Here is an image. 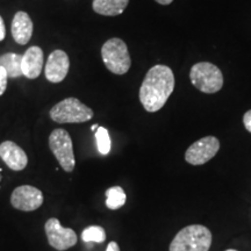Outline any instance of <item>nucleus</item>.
Wrapping results in <instances>:
<instances>
[{
    "label": "nucleus",
    "instance_id": "b1692460",
    "mask_svg": "<svg viewBox=\"0 0 251 251\" xmlns=\"http://www.w3.org/2000/svg\"><path fill=\"white\" fill-rule=\"evenodd\" d=\"M98 128H99V126H98V125H93L92 127H91V130H92V131H94V133H96V131H97V129H98Z\"/></svg>",
    "mask_w": 251,
    "mask_h": 251
},
{
    "label": "nucleus",
    "instance_id": "4be33fe9",
    "mask_svg": "<svg viewBox=\"0 0 251 251\" xmlns=\"http://www.w3.org/2000/svg\"><path fill=\"white\" fill-rule=\"evenodd\" d=\"M106 251H120V247H119V244L117 242L112 241V242L108 243Z\"/></svg>",
    "mask_w": 251,
    "mask_h": 251
},
{
    "label": "nucleus",
    "instance_id": "20e7f679",
    "mask_svg": "<svg viewBox=\"0 0 251 251\" xmlns=\"http://www.w3.org/2000/svg\"><path fill=\"white\" fill-rule=\"evenodd\" d=\"M190 79L193 86L203 93H216L224 86V75L221 70L209 62L194 64L190 71Z\"/></svg>",
    "mask_w": 251,
    "mask_h": 251
},
{
    "label": "nucleus",
    "instance_id": "39448f33",
    "mask_svg": "<svg viewBox=\"0 0 251 251\" xmlns=\"http://www.w3.org/2000/svg\"><path fill=\"white\" fill-rule=\"evenodd\" d=\"M101 57L106 68L114 75H125L129 71L131 59L127 45L118 37L109 39L101 48Z\"/></svg>",
    "mask_w": 251,
    "mask_h": 251
},
{
    "label": "nucleus",
    "instance_id": "f8f14e48",
    "mask_svg": "<svg viewBox=\"0 0 251 251\" xmlns=\"http://www.w3.org/2000/svg\"><path fill=\"white\" fill-rule=\"evenodd\" d=\"M43 50L40 47L34 46L27 49L23 55L21 69L23 75L28 79H36L43 69Z\"/></svg>",
    "mask_w": 251,
    "mask_h": 251
},
{
    "label": "nucleus",
    "instance_id": "2eb2a0df",
    "mask_svg": "<svg viewBox=\"0 0 251 251\" xmlns=\"http://www.w3.org/2000/svg\"><path fill=\"white\" fill-rule=\"evenodd\" d=\"M21 62H23V55L8 52V54L0 56V67L5 68L9 78L24 76L23 69H21Z\"/></svg>",
    "mask_w": 251,
    "mask_h": 251
},
{
    "label": "nucleus",
    "instance_id": "5701e85b",
    "mask_svg": "<svg viewBox=\"0 0 251 251\" xmlns=\"http://www.w3.org/2000/svg\"><path fill=\"white\" fill-rule=\"evenodd\" d=\"M155 1L158 2L161 5H170L174 0H155Z\"/></svg>",
    "mask_w": 251,
    "mask_h": 251
},
{
    "label": "nucleus",
    "instance_id": "ddd939ff",
    "mask_svg": "<svg viewBox=\"0 0 251 251\" xmlns=\"http://www.w3.org/2000/svg\"><path fill=\"white\" fill-rule=\"evenodd\" d=\"M33 21L26 12H18L12 21V35L18 45L25 46L29 42L33 35Z\"/></svg>",
    "mask_w": 251,
    "mask_h": 251
},
{
    "label": "nucleus",
    "instance_id": "6e6552de",
    "mask_svg": "<svg viewBox=\"0 0 251 251\" xmlns=\"http://www.w3.org/2000/svg\"><path fill=\"white\" fill-rule=\"evenodd\" d=\"M220 149L219 140L214 136H206L198 140L185 152V159L192 165H202L214 157Z\"/></svg>",
    "mask_w": 251,
    "mask_h": 251
},
{
    "label": "nucleus",
    "instance_id": "a211bd4d",
    "mask_svg": "<svg viewBox=\"0 0 251 251\" xmlns=\"http://www.w3.org/2000/svg\"><path fill=\"white\" fill-rule=\"evenodd\" d=\"M96 141L97 147H98V151L101 155H108L111 151V137H109L108 130L103 127H99L96 131Z\"/></svg>",
    "mask_w": 251,
    "mask_h": 251
},
{
    "label": "nucleus",
    "instance_id": "f257e3e1",
    "mask_svg": "<svg viewBox=\"0 0 251 251\" xmlns=\"http://www.w3.org/2000/svg\"><path fill=\"white\" fill-rule=\"evenodd\" d=\"M175 90V75L166 65L157 64L147 72L140 89V101L147 112L159 111Z\"/></svg>",
    "mask_w": 251,
    "mask_h": 251
},
{
    "label": "nucleus",
    "instance_id": "423d86ee",
    "mask_svg": "<svg viewBox=\"0 0 251 251\" xmlns=\"http://www.w3.org/2000/svg\"><path fill=\"white\" fill-rule=\"evenodd\" d=\"M49 148L57 159L62 169L67 172H72L76 165L74 153V144L70 135L65 129L57 128L52 130L49 136Z\"/></svg>",
    "mask_w": 251,
    "mask_h": 251
},
{
    "label": "nucleus",
    "instance_id": "f3484780",
    "mask_svg": "<svg viewBox=\"0 0 251 251\" xmlns=\"http://www.w3.org/2000/svg\"><path fill=\"white\" fill-rule=\"evenodd\" d=\"M81 240L85 243H102L106 240V231L100 226H90L84 229L81 233Z\"/></svg>",
    "mask_w": 251,
    "mask_h": 251
},
{
    "label": "nucleus",
    "instance_id": "1a4fd4ad",
    "mask_svg": "<svg viewBox=\"0 0 251 251\" xmlns=\"http://www.w3.org/2000/svg\"><path fill=\"white\" fill-rule=\"evenodd\" d=\"M43 194L39 188L23 185L15 188L11 196V203L14 208L24 212H33L43 203Z\"/></svg>",
    "mask_w": 251,
    "mask_h": 251
},
{
    "label": "nucleus",
    "instance_id": "6ab92c4d",
    "mask_svg": "<svg viewBox=\"0 0 251 251\" xmlns=\"http://www.w3.org/2000/svg\"><path fill=\"white\" fill-rule=\"evenodd\" d=\"M7 71L5 70L4 67H0V96H2L5 93L6 87H7Z\"/></svg>",
    "mask_w": 251,
    "mask_h": 251
},
{
    "label": "nucleus",
    "instance_id": "412c9836",
    "mask_svg": "<svg viewBox=\"0 0 251 251\" xmlns=\"http://www.w3.org/2000/svg\"><path fill=\"white\" fill-rule=\"evenodd\" d=\"M6 36V27H5V23L2 20L1 15H0V42L5 39Z\"/></svg>",
    "mask_w": 251,
    "mask_h": 251
},
{
    "label": "nucleus",
    "instance_id": "0eeeda50",
    "mask_svg": "<svg viewBox=\"0 0 251 251\" xmlns=\"http://www.w3.org/2000/svg\"><path fill=\"white\" fill-rule=\"evenodd\" d=\"M48 242L54 249L64 251L77 244V235L74 229L64 228L58 219L50 218L45 225Z\"/></svg>",
    "mask_w": 251,
    "mask_h": 251
},
{
    "label": "nucleus",
    "instance_id": "9d476101",
    "mask_svg": "<svg viewBox=\"0 0 251 251\" xmlns=\"http://www.w3.org/2000/svg\"><path fill=\"white\" fill-rule=\"evenodd\" d=\"M69 68H70V59L67 52L63 50H55L49 55L48 61L46 63V78L50 83H61L67 77Z\"/></svg>",
    "mask_w": 251,
    "mask_h": 251
},
{
    "label": "nucleus",
    "instance_id": "f03ea898",
    "mask_svg": "<svg viewBox=\"0 0 251 251\" xmlns=\"http://www.w3.org/2000/svg\"><path fill=\"white\" fill-rule=\"evenodd\" d=\"M212 233L201 225H191L177 233L170 244V251H208Z\"/></svg>",
    "mask_w": 251,
    "mask_h": 251
},
{
    "label": "nucleus",
    "instance_id": "4468645a",
    "mask_svg": "<svg viewBox=\"0 0 251 251\" xmlns=\"http://www.w3.org/2000/svg\"><path fill=\"white\" fill-rule=\"evenodd\" d=\"M129 0H93L92 8L96 13L105 17H117L125 12Z\"/></svg>",
    "mask_w": 251,
    "mask_h": 251
},
{
    "label": "nucleus",
    "instance_id": "aec40b11",
    "mask_svg": "<svg viewBox=\"0 0 251 251\" xmlns=\"http://www.w3.org/2000/svg\"><path fill=\"white\" fill-rule=\"evenodd\" d=\"M243 124H244V127H246V129L249 131V133H251V109L244 114Z\"/></svg>",
    "mask_w": 251,
    "mask_h": 251
},
{
    "label": "nucleus",
    "instance_id": "dca6fc26",
    "mask_svg": "<svg viewBox=\"0 0 251 251\" xmlns=\"http://www.w3.org/2000/svg\"><path fill=\"white\" fill-rule=\"evenodd\" d=\"M127 196H126L124 188L120 186L109 187L106 191V206L112 211L121 208L126 203Z\"/></svg>",
    "mask_w": 251,
    "mask_h": 251
},
{
    "label": "nucleus",
    "instance_id": "9b49d317",
    "mask_svg": "<svg viewBox=\"0 0 251 251\" xmlns=\"http://www.w3.org/2000/svg\"><path fill=\"white\" fill-rule=\"evenodd\" d=\"M0 158L13 171L24 170L28 164L27 153L12 141H5L0 144Z\"/></svg>",
    "mask_w": 251,
    "mask_h": 251
},
{
    "label": "nucleus",
    "instance_id": "7ed1b4c3",
    "mask_svg": "<svg viewBox=\"0 0 251 251\" xmlns=\"http://www.w3.org/2000/svg\"><path fill=\"white\" fill-rule=\"evenodd\" d=\"M50 118L57 124H81L93 118L94 113L77 98H67L50 109Z\"/></svg>",
    "mask_w": 251,
    "mask_h": 251
},
{
    "label": "nucleus",
    "instance_id": "393cba45",
    "mask_svg": "<svg viewBox=\"0 0 251 251\" xmlns=\"http://www.w3.org/2000/svg\"><path fill=\"white\" fill-rule=\"evenodd\" d=\"M226 251H238V250H235V249H228V250H226Z\"/></svg>",
    "mask_w": 251,
    "mask_h": 251
}]
</instances>
